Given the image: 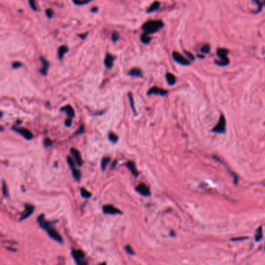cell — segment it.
Here are the masks:
<instances>
[{"instance_id": "cell-1", "label": "cell", "mask_w": 265, "mask_h": 265, "mask_svg": "<svg viewBox=\"0 0 265 265\" xmlns=\"http://www.w3.org/2000/svg\"><path fill=\"white\" fill-rule=\"evenodd\" d=\"M37 222L39 223V225H40V227H42V229H44V230H46V232L48 233V236H49L51 238H52L54 240H55L58 243H61L63 242L62 237L60 236V234L58 233L55 229H54L53 227L52 226V224L51 222H48V221H46L45 219H44V215H40L37 219Z\"/></svg>"}, {"instance_id": "cell-2", "label": "cell", "mask_w": 265, "mask_h": 265, "mask_svg": "<svg viewBox=\"0 0 265 265\" xmlns=\"http://www.w3.org/2000/svg\"><path fill=\"white\" fill-rule=\"evenodd\" d=\"M162 27L163 23L162 20H149L142 25V29L144 32L150 34L159 31Z\"/></svg>"}, {"instance_id": "cell-3", "label": "cell", "mask_w": 265, "mask_h": 265, "mask_svg": "<svg viewBox=\"0 0 265 265\" xmlns=\"http://www.w3.org/2000/svg\"><path fill=\"white\" fill-rule=\"evenodd\" d=\"M229 53V51L226 49H224V48H221V49H218L217 51V55L220 58L221 61H216V64L220 65H226L229 64V58L227 57V55Z\"/></svg>"}, {"instance_id": "cell-4", "label": "cell", "mask_w": 265, "mask_h": 265, "mask_svg": "<svg viewBox=\"0 0 265 265\" xmlns=\"http://www.w3.org/2000/svg\"><path fill=\"white\" fill-rule=\"evenodd\" d=\"M72 254H73L74 260L78 264H87L86 261H83L84 258H85V254H83L82 250H73Z\"/></svg>"}, {"instance_id": "cell-5", "label": "cell", "mask_w": 265, "mask_h": 265, "mask_svg": "<svg viewBox=\"0 0 265 265\" xmlns=\"http://www.w3.org/2000/svg\"><path fill=\"white\" fill-rule=\"evenodd\" d=\"M13 130H14L16 132L19 133V135L23 136V138H25L26 139L31 140V138H33V133L30 131V130L27 129V128H17V127H13Z\"/></svg>"}, {"instance_id": "cell-6", "label": "cell", "mask_w": 265, "mask_h": 265, "mask_svg": "<svg viewBox=\"0 0 265 265\" xmlns=\"http://www.w3.org/2000/svg\"><path fill=\"white\" fill-rule=\"evenodd\" d=\"M225 126H226V124H225V117L223 115H222L220 117L219 121L218 124L213 128V131L214 132H218V133H223L225 131Z\"/></svg>"}, {"instance_id": "cell-7", "label": "cell", "mask_w": 265, "mask_h": 265, "mask_svg": "<svg viewBox=\"0 0 265 265\" xmlns=\"http://www.w3.org/2000/svg\"><path fill=\"white\" fill-rule=\"evenodd\" d=\"M172 55H173L174 59L177 62L180 63V64H181V65H190V63H191L188 59H187L186 58L183 57V55H180V53H178L177 52H173Z\"/></svg>"}, {"instance_id": "cell-8", "label": "cell", "mask_w": 265, "mask_h": 265, "mask_svg": "<svg viewBox=\"0 0 265 265\" xmlns=\"http://www.w3.org/2000/svg\"><path fill=\"white\" fill-rule=\"evenodd\" d=\"M34 211V207L31 204H25V210L24 212L22 213L21 215V217L19 219V221H22V220L25 219H27L29 216H31Z\"/></svg>"}, {"instance_id": "cell-9", "label": "cell", "mask_w": 265, "mask_h": 265, "mask_svg": "<svg viewBox=\"0 0 265 265\" xmlns=\"http://www.w3.org/2000/svg\"><path fill=\"white\" fill-rule=\"evenodd\" d=\"M135 190L137 192H138L140 195H143V196L148 197L151 195L149 188L147 187L145 183H140L139 185H138L137 187H136Z\"/></svg>"}, {"instance_id": "cell-10", "label": "cell", "mask_w": 265, "mask_h": 265, "mask_svg": "<svg viewBox=\"0 0 265 265\" xmlns=\"http://www.w3.org/2000/svg\"><path fill=\"white\" fill-rule=\"evenodd\" d=\"M103 212L105 214H109V215H115V214H121V212L118 208H116L115 206L111 205V204H107L103 207Z\"/></svg>"}, {"instance_id": "cell-11", "label": "cell", "mask_w": 265, "mask_h": 265, "mask_svg": "<svg viewBox=\"0 0 265 265\" xmlns=\"http://www.w3.org/2000/svg\"><path fill=\"white\" fill-rule=\"evenodd\" d=\"M160 95V96H165L167 94V91L163 89H161L159 87H157V86H153L150 89V90L148 91L147 93V95Z\"/></svg>"}, {"instance_id": "cell-12", "label": "cell", "mask_w": 265, "mask_h": 265, "mask_svg": "<svg viewBox=\"0 0 265 265\" xmlns=\"http://www.w3.org/2000/svg\"><path fill=\"white\" fill-rule=\"evenodd\" d=\"M70 151H71V153H72V155H73V157H74L75 161H76V162L77 165L79 166H82V157H81V155H80V153H79V152L77 149H74V148H72Z\"/></svg>"}, {"instance_id": "cell-13", "label": "cell", "mask_w": 265, "mask_h": 265, "mask_svg": "<svg viewBox=\"0 0 265 265\" xmlns=\"http://www.w3.org/2000/svg\"><path fill=\"white\" fill-rule=\"evenodd\" d=\"M40 60L42 63V67L40 69V73H41L43 76H46V75H47V73H48V69H49L50 64L49 62H48V61L43 57H40Z\"/></svg>"}, {"instance_id": "cell-14", "label": "cell", "mask_w": 265, "mask_h": 265, "mask_svg": "<svg viewBox=\"0 0 265 265\" xmlns=\"http://www.w3.org/2000/svg\"><path fill=\"white\" fill-rule=\"evenodd\" d=\"M115 58L111 55V54L107 53L105 56L104 58V65L107 67V69H111L114 65V61H115Z\"/></svg>"}, {"instance_id": "cell-15", "label": "cell", "mask_w": 265, "mask_h": 265, "mask_svg": "<svg viewBox=\"0 0 265 265\" xmlns=\"http://www.w3.org/2000/svg\"><path fill=\"white\" fill-rule=\"evenodd\" d=\"M61 111H65V112L67 114V116H68L69 119H70V120H72V119L74 118L75 116L74 110H73V108L71 107L70 105H67L65 107H62V108L61 109Z\"/></svg>"}, {"instance_id": "cell-16", "label": "cell", "mask_w": 265, "mask_h": 265, "mask_svg": "<svg viewBox=\"0 0 265 265\" xmlns=\"http://www.w3.org/2000/svg\"><path fill=\"white\" fill-rule=\"evenodd\" d=\"M126 166H127V167L129 169L130 171L132 172V174H133L135 177H137L138 176V170H136L135 165V163H134L132 161H129V162H128L127 163H126Z\"/></svg>"}, {"instance_id": "cell-17", "label": "cell", "mask_w": 265, "mask_h": 265, "mask_svg": "<svg viewBox=\"0 0 265 265\" xmlns=\"http://www.w3.org/2000/svg\"><path fill=\"white\" fill-rule=\"evenodd\" d=\"M68 52H69V48H68L67 46L65 45L61 46V47L58 48V58H59V59H61V58L64 57V55H65V54H66Z\"/></svg>"}, {"instance_id": "cell-18", "label": "cell", "mask_w": 265, "mask_h": 265, "mask_svg": "<svg viewBox=\"0 0 265 265\" xmlns=\"http://www.w3.org/2000/svg\"><path fill=\"white\" fill-rule=\"evenodd\" d=\"M160 6V2H158V1H155L152 5L149 7V9L146 10V12L148 13H153V12L156 11L157 10H159V8Z\"/></svg>"}, {"instance_id": "cell-19", "label": "cell", "mask_w": 265, "mask_h": 265, "mask_svg": "<svg viewBox=\"0 0 265 265\" xmlns=\"http://www.w3.org/2000/svg\"><path fill=\"white\" fill-rule=\"evenodd\" d=\"M128 75L131 76H135V77H141L142 76V73H141V69H138V68H134V69H131Z\"/></svg>"}, {"instance_id": "cell-20", "label": "cell", "mask_w": 265, "mask_h": 265, "mask_svg": "<svg viewBox=\"0 0 265 265\" xmlns=\"http://www.w3.org/2000/svg\"><path fill=\"white\" fill-rule=\"evenodd\" d=\"M166 81L170 85H174L175 84L176 82V77L174 74H172V73H166Z\"/></svg>"}, {"instance_id": "cell-21", "label": "cell", "mask_w": 265, "mask_h": 265, "mask_svg": "<svg viewBox=\"0 0 265 265\" xmlns=\"http://www.w3.org/2000/svg\"><path fill=\"white\" fill-rule=\"evenodd\" d=\"M150 40H151V37H149V34H146V33L145 32L143 33L141 36V41L142 42V43H144V44H148V43L150 42Z\"/></svg>"}, {"instance_id": "cell-22", "label": "cell", "mask_w": 265, "mask_h": 265, "mask_svg": "<svg viewBox=\"0 0 265 265\" xmlns=\"http://www.w3.org/2000/svg\"><path fill=\"white\" fill-rule=\"evenodd\" d=\"M72 171H73V177H74L75 180H76V181H79V180L81 178L80 171H79V170H77L76 168H74V169H73V170H72Z\"/></svg>"}, {"instance_id": "cell-23", "label": "cell", "mask_w": 265, "mask_h": 265, "mask_svg": "<svg viewBox=\"0 0 265 265\" xmlns=\"http://www.w3.org/2000/svg\"><path fill=\"white\" fill-rule=\"evenodd\" d=\"M111 161V159L109 158V157H104L103 158V159L101 160V169L102 170H104L107 167V166L108 165L109 162Z\"/></svg>"}, {"instance_id": "cell-24", "label": "cell", "mask_w": 265, "mask_h": 265, "mask_svg": "<svg viewBox=\"0 0 265 265\" xmlns=\"http://www.w3.org/2000/svg\"><path fill=\"white\" fill-rule=\"evenodd\" d=\"M80 191L81 195H82V198H90V197H91V193L86 191V189L83 188V187L80 189Z\"/></svg>"}, {"instance_id": "cell-25", "label": "cell", "mask_w": 265, "mask_h": 265, "mask_svg": "<svg viewBox=\"0 0 265 265\" xmlns=\"http://www.w3.org/2000/svg\"><path fill=\"white\" fill-rule=\"evenodd\" d=\"M108 138L111 142L114 143H116L117 141H118V135H115V133H112V132H111V133L109 134Z\"/></svg>"}, {"instance_id": "cell-26", "label": "cell", "mask_w": 265, "mask_h": 265, "mask_svg": "<svg viewBox=\"0 0 265 265\" xmlns=\"http://www.w3.org/2000/svg\"><path fill=\"white\" fill-rule=\"evenodd\" d=\"M2 193H3V195L5 198L9 197V191H8L7 185L4 181H2Z\"/></svg>"}, {"instance_id": "cell-27", "label": "cell", "mask_w": 265, "mask_h": 265, "mask_svg": "<svg viewBox=\"0 0 265 265\" xmlns=\"http://www.w3.org/2000/svg\"><path fill=\"white\" fill-rule=\"evenodd\" d=\"M67 162H68V164H69V167H70L71 170H73L74 168H76V163H75V161L73 160V159L71 158V157L68 156L67 157Z\"/></svg>"}, {"instance_id": "cell-28", "label": "cell", "mask_w": 265, "mask_h": 265, "mask_svg": "<svg viewBox=\"0 0 265 265\" xmlns=\"http://www.w3.org/2000/svg\"><path fill=\"white\" fill-rule=\"evenodd\" d=\"M262 237V229L261 227H260L259 229L257 232V234H256V240L259 241Z\"/></svg>"}, {"instance_id": "cell-29", "label": "cell", "mask_w": 265, "mask_h": 265, "mask_svg": "<svg viewBox=\"0 0 265 265\" xmlns=\"http://www.w3.org/2000/svg\"><path fill=\"white\" fill-rule=\"evenodd\" d=\"M210 51V46L208 44H204L201 48V52H204V53H208Z\"/></svg>"}, {"instance_id": "cell-30", "label": "cell", "mask_w": 265, "mask_h": 265, "mask_svg": "<svg viewBox=\"0 0 265 265\" xmlns=\"http://www.w3.org/2000/svg\"><path fill=\"white\" fill-rule=\"evenodd\" d=\"M124 250H125V251L127 252L128 254H131V255H134V254H135V252H134V250H132V248L130 246H128V245H127V246L124 247Z\"/></svg>"}, {"instance_id": "cell-31", "label": "cell", "mask_w": 265, "mask_h": 265, "mask_svg": "<svg viewBox=\"0 0 265 265\" xmlns=\"http://www.w3.org/2000/svg\"><path fill=\"white\" fill-rule=\"evenodd\" d=\"M119 37H120V35L117 32H114L112 34V35H111V39H112V40L114 42H116L117 40H118Z\"/></svg>"}, {"instance_id": "cell-32", "label": "cell", "mask_w": 265, "mask_h": 265, "mask_svg": "<svg viewBox=\"0 0 265 265\" xmlns=\"http://www.w3.org/2000/svg\"><path fill=\"white\" fill-rule=\"evenodd\" d=\"M23 66V64L19 61H15V62L13 63V65H12V68L14 69H19L20 67Z\"/></svg>"}, {"instance_id": "cell-33", "label": "cell", "mask_w": 265, "mask_h": 265, "mask_svg": "<svg viewBox=\"0 0 265 265\" xmlns=\"http://www.w3.org/2000/svg\"><path fill=\"white\" fill-rule=\"evenodd\" d=\"M45 13L48 18H52L54 15V11L52 9H48L45 10Z\"/></svg>"}, {"instance_id": "cell-34", "label": "cell", "mask_w": 265, "mask_h": 265, "mask_svg": "<svg viewBox=\"0 0 265 265\" xmlns=\"http://www.w3.org/2000/svg\"><path fill=\"white\" fill-rule=\"evenodd\" d=\"M29 4H30V6L32 10H37V8L36 4H35V1L34 0H29Z\"/></svg>"}, {"instance_id": "cell-35", "label": "cell", "mask_w": 265, "mask_h": 265, "mask_svg": "<svg viewBox=\"0 0 265 265\" xmlns=\"http://www.w3.org/2000/svg\"><path fill=\"white\" fill-rule=\"evenodd\" d=\"M44 145L45 147H49L50 145H52V140L49 139V138H45L44 141Z\"/></svg>"}, {"instance_id": "cell-36", "label": "cell", "mask_w": 265, "mask_h": 265, "mask_svg": "<svg viewBox=\"0 0 265 265\" xmlns=\"http://www.w3.org/2000/svg\"><path fill=\"white\" fill-rule=\"evenodd\" d=\"M129 96V99H130V102H131V104H132V110L135 111V107H134V101H133V98H132V95L131 94H128Z\"/></svg>"}, {"instance_id": "cell-37", "label": "cell", "mask_w": 265, "mask_h": 265, "mask_svg": "<svg viewBox=\"0 0 265 265\" xmlns=\"http://www.w3.org/2000/svg\"><path fill=\"white\" fill-rule=\"evenodd\" d=\"M254 1H255V2H256V3L258 4L260 9H261V6H262V5H261V2H260V0H254Z\"/></svg>"}, {"instance_id": "cell-38", "label": "cell", "mask_w": 265, "mask_h": 265, "mask_svg": "<svg viewBox=\"0 0 265 265\" xmlns=\"http://www.w3.org/2000/svg\"><path fill=\"white\" fill-rule=\"evenodd\" d=\"M185 53H186V55H188L189 57L191 58V59H192V60L195 59V58H194V56H193L192 55H191V54L188 53V52H185Z\"/></svg>"}, {"instance_id": "cell-39", "label": "cell", "mask_w": 265, "mask_h": 265, "mask_svg": "<svg viewBox=\"0 0 265 265\" xmlns=\"http://www.w3.org/2000/svg\"><path fill=\"white\" fill-rule=\"evenodd\" d=\"M73 2H74L75 4H76V5H78V3L79 2V1H80V0H73Z\"/></svg>"}, {"instance_id": "cell-40", "label": "cell", "mask_w": 265, "mask_h": 265, "mask_svg": "<svg viewBox=\"0 0 265 265\" xmlns=\"http://www.w3.org/2000/svg\"><path fill=\"white\" fill-rule=\"evenodd\" d=\"M86 35H87V34H81V35H79V37H82V39H84V38H85V37H86Z\"/></svg>"}, {"instance_id": "cell-41", "label": "cell", "mask_w": 265, "mask_h": 265, "mask_svg": "<svg viewBox=\"0 0 265 265\" xmlns=\"http://www.w3.org/2000/svg\"><path fill=\"white\" fill-rule=\"evenodd\" d=\"M98 10V9L97 8H94V9H92L91 10V11L92 12H97Z\"/></svg>"}]
</instances>
